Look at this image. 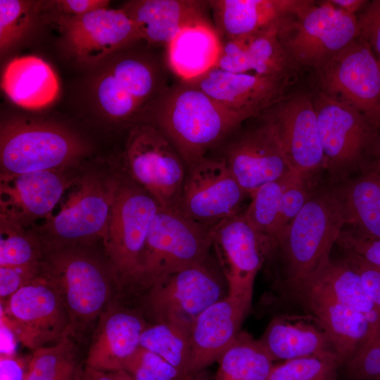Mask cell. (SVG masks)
Instances as JSON below:
<instances>
[{
    "label": "cell",
    "mask_w": 380,
    "mask_h": 380,
    "mask_svg": "<svg viewBox=\"0 0 380 380\" xmlns=\"http://www.w3.org/2000/svg\"><path fill=\"white\" fill-rule=\"evenodd\" d=\"M140 115L157 128L189 167L234 132L246 120L202 90L180 81L166 88Z\"/></svg>",
    "instance_id": "obj_1"
},
{
    "label": "cell",
    "mask_w": 380,
    "mask_h": 380,
    "mask_svg": "<svg viewBox=\"0 0 380 380\" xmlns=\"http://www.w3.org/2000/svg\"><path fill=\"white\" fill-rule=\"evenodd\" d=\"M345 224V210L336 184L312 191L271 253L277 251L283 265L284 274L277 288L303 281L326 265Z\"/></svg>",
    "instance_id": "obj_2"
},
{
    "label": "cell",
    "mask_w": 380,
    "mask_h": 380,
    "mask_svg": "<svg viewBox=\"0 0 380 380\" xmlns=\"http://www.w3.org/2000/svg\"><path fill=\"white\" fill-rule=\"evenodd\" d=\"M312 95L331 180L342 183L372 167L380 154V130L362 112L317 88Z\"/></svg>",
    "instance_id": "obj_3"
},
{
    "label": "cell",
    "mask_w": 380,
    "mask_h": 380,
    "mask_svg": "<svg viewBox=\"0 0 380 380\" xmlns=\"http://www.w3.org/2000/svg\"><path fill=\"white\" fill-rule=\"evenodd\" d=\"M213 228L160 207L150 227L132 285L145 292L167 277L207 262Z\"/></svg>",
    "instance_id": "obj_4"
},
{
    "label": "cell",
    "mask_w": 380,
    "mask_h": 380,
    "mask_svg": "<svg viewBox=\"0 0 380 380\" xmlns=\"http://www.w3.org/2000/svg\"><path fill=\"white\" fill-rule=\"evenodd\" d=\"M360 36L357 17L330 0L309 1L279 27V39L295 70H315Z\"/></svg>",
    "instance_id": "obj_5"
},
{
    "label": "cell",
    "mask_w": 380,
    "mask_h": 380,
    "mask_svg": "<svg viewBox=\"0 0 380 380\" xmlns=\"http://www.w3.org/2000/svg\"><path fill=\"white\" fill-rule=\"evenodd\" d=\"M42 270L60 293L70 317V333L77 337L106 309L112 293L109 274L99 260L76 248L51 251Z\"/></svg>",
    "instance_id": "obj_6"
},
{
    "label": "cell",
    "mask_w": 380,
    "mask_h": 380,
    "mask_svg": "<svg viewBox=\"0 0 380 380\" xmlns=\"http://www.w3.org/2000/svg\"><path fill=\"white\" fill-rule=\"evenodd\" d=\"M84 153V146L77 137L54 124L19 120L1 128V174L59 171Z\"/></svg>",
    "instance_id": "obj_7"
},
{
    "label": "cell",
    "mask_w": 380,
    "mask_h": 380,
    "mask_svg": "<svg viewBox=\"0 0 380 380\" xmlns=\"http://www.w3.org/2000/svg\"><path fill=\"white\" fill-rule=\"evenodd\" d=\"M159 205L137 184H120L102 237L117 283L132 286Z\"/></svg>",
    "instance_id": "obj_8"
},
{
    "label": "cell",
    "mask_w": 380,
    "mask_h": 380,
    "mask_svg": "<svg viewBox=\"0 0 380 380\" xmlns=\"http://www.w3.org/2000/svg\"><path fill=\"white\" fill-rule=\"evenodd\" d=\"M124 160L132 179L160 208L177 210L186 177L185 164L157 128L146 123L134 125Z\"/></svg>",
    "instance_id": "obj_9"
},
{
    "label": "cell",
    "mask_w": 380,
    "mask_h": 380,
    "mask_svg": "<svg viewBox=\"0 0 380 380\" xmlns=\"http://www.w3.org/2000/svg\"><path fill=\"white\" fill-rule=\"evenodd\" d=\"M120 184L96 175L82 177L58 213L48 217L45 244L49 251L76 248L102 238Z\"/></svg>",
    "instance_id": "obj_10"
},
{
    "label": "cell",
    "mask_w": 380,
    "mask_h": 380,
    "mask_svg": "<svg viewBox=\"0 0 380 380\" xmlns=\"http://www.w3.org/2000/svg\"><path fill=\"white\" fill-rule=\"evenodd\" d=\"M8 327L25 347L37 350L70 334V320L56 287L43 272L6 299Z\"/></svg>",
    "instance_id": "obj_11"
},
{
    "label": "cell",
    "mask_w": 380,
    "mask_h": 380,
    "mask_svg": "<svg viewBox=\"0 0 380 380\" xmlns=\"http://www.w3.org/2000/svg\"><path fill=\"white\" fill-rule=\"evenodd\" d=\"M206 262L174 273L145 291L143 305L153 324L191 330L203 311L227 296L225 284Z\"/></svg>",
    "instance_id": "obj_12"
},
{
    "label": "cell",
    "mask_w": 380,
    "mask_h": 380,
    "mask_svg": "<svg viewBox=\"0 0 380 380\" xmlns=\"http://www.w3.org/2000/svg\"><path fill=\"white\" fill-rule=\"evenodd\" d=\"M314 71L317 88L354 106L380 130V63L362 37Z\"/></svg>",
    "instance_id": "obj_13"
},
{
    "label": "cell",
    "mask_w": 380,
    "mask_h": 380,
    "mask_svg": "<svg viewBox=\"0 0 380 380\" xmlns=\"http://www.w3.org/2000/svg\"><path fill=\"white\" fill-rule=\"evenodd\" d=\"M246 195L224 159L205 156L188 167L177 210L213 228L241 213Z\"/></svg>",
    "instance_id": "obj_14"
},
{
    "label": "cell",
    "mask_w": 380,
    "mask_h": 380,
    "mask_svg": "<svg viewBox=\"0 0 380 380\" xmlns=\"http://www.w3.org/2000/svg\"><path fill=\"white\" fill-rule=\"evenodd\" d=\"M161 65L144 56L129 54L118 60L99 80L96 96L110 118H132L167 88Z\"/></svg>",
    "instance_id": "obj_15"
},
{
    "label": "cell",
    "mask_w": 380,
    "mask_h": 380,
    "mask_svg": "<svg viewBox=\"0 0 380 380\" xmlns=\"http://www.w3.org/2000/svg\"><path fill=\"white\" fill-rule=\"evenodd\" d=\"M273 127L292 171L305 177L324 168L316 112L311 94L285 96L262 115Z\"/></svg>",
    "instance_id": "obj_16"
},
{
    "label": "cell",
    "mask_w": 380,
    "mask_h": 380,
    "mask_svg": "<svg viewBox=\"0 0 380 380\" xmlns=\"http://www.w3.org/2000/svg\"><path fill=\"white\" fill-rule=\"evenodd\" d=\"M212 236L228 292L252 300L255 279L272 251V241L255 232L242 213L213 227Z\"/></svg>",
    "instance_id": "obj_17"
},
{
    "label": "cell",
    "mask_w": 380,
    "mask_h": 380,
    "mask_svg": "<svg viewBox=\"0 0 380 380\" xmlns=\"http://www.w3.org/2000/svg\"><path fill=\"white\" fill-rule=\"evenodd\" d=\"M259 117L261 122L232 141L222 158L249 196L262 185L294 173L273 127L263 116Z\"/></svg>",
    "instance_id": "obj_18"
},
{
    "label": "cell",
    "mask_w": 380,
    "mask_h": 380,
    "mask_svg": "<svg viewBox=\"0 0 380 380\" xmlns=\"http://www.w3.org/2000/svg\"><path fill=\"white\" fill-rule=\"evenodd\" d=\"M277 289L284 297L302 306L324 329L342 365L361 349L373 334L372 325L362 314L317 287L297 283Z\"/></svg>",
    "instance_id": "obj_19"
},
{
    "label": "cell",
    "mask_w": 380,
    "mask_h": 380,
    "mask_svg": "<svg viewBox=\"0 0 380 380\" xmlns=\"http://www.w3.org/2000/svg\"><path fill=\"white\" fill-rule=\"evenodd\" d=\"M289 77L234 73L214 67L187 82L246 120L259 117L281 101Z\"/></svg>",
    "instance_id": "obj_20"
},
{
    "label": "cell",
    "mask_w": 380,
    "mask_h": 380,
    "mask_svg": "<svg viewBox=\"0 0 380 380\" xmlns=\"http://www.w3.org/2000/svg\"><path fill=\"white\" fill-rule=\"evenodd\" d=\"M61 20L68 47L87 63H97L141 39L137 25L122 8H106Z\"/></svg>",
    "instance_id": "obj_21"
},
{
    "label": "cell",
    "mask_w": 380,
    "mask_h": 380,
    "mask_svg": "<svg viewBox=\"0 0 380 380\" xmlns=\"http://www.w3.org/2000/svg\"><path fill=\"white\" fill-rule=\"evenodd\" d=\"M68 184L57 170L1 174V220L20 228L49 217Z\"/></svg>",
    "instance_id": "obj_22"
},
{
    "label": "cell",
    "mask_w": 380,
    "mask_h": 380,
    "mask_svg": "<svg viewBox=\"0 0 380 380\" xmlns=\"http://www.w3.org/2000/svg\"><path fill=\"white\" fill-rule=\"evenodd\" d=\"M251 304L252 300L228 292L198 316L191 328L189 375L218 361L240 333Z\"/></svg>",
    "instance_id": "obj_23"
},
{
    "label": "cell",
    "mask_w": 380,
    "mask_h": 380,
    "mask_svg": "<svg viewBox=\"0 0 380 380\" xmlns=\"http://www.w3.org/2000/svg\"><path fill=\"white\" fill-rule=\"evenodd\" d=\"M148 325L137 310L107 308L97 321L85 365L99 370L123 369L140 346L141 336Z\"/></svg>",
    "instance_id": "obj_24"
},
{
    "label": "cell",
    "mask_w": 380,
    "mask_h": 380,
    "mask_svg": "<svg viewBox=\"0 0 380 380\" xmlns=\"http://www.w3.org/2000/svg\"><path fill=\"white\" fill-rule=\"evenodd\" d=\"M122 9L149 45L166 46L183 28L210 22L208 1L135 0L127 2Z\"/></svg>",
    "instance_id": "obj_25"
},
{
    "label": "cell",
    "mask_w": 380,
    "mask_h": 380,
    "mask_svg": "<svg viewBox=\"0 0 380 380\" xmlns=\"http://www.w3.org/2000/svg\"><path fill=\"white\" fill-rule=\"evenodd\" d=\"M309 0L208 1L221 42L255 34L300 11Z\"/></svg>",
    "instance_id": "obj_26"
},
{
    "label": "cell",
    "mask_w": 380,
    "mask_h": 380,
    "mask_svg": "<svg viewBox=\"0 0 380 380\" xmlns=\"http://www.w3.org/2000/svg\"><path fill=\"white\" fill-rule=\"evenodd\" d=\"M1 87L13 103L27 109L49 106L59 93L55 72L44 60L34 56L10 61L3 72Z\"/></svg>",
    "instance_id": "obj_27"
},
{
    "label": "cell",
    "mask_w": 380,
    "mask_h": 380,
    "mask_svg": "<svg viewBox=\"0 0 380 380\" xmlns=\"http://www.w3.org/2000/svg\"><path fill=\"white\" fill-rule=\"evenodd\" d=\"M259 341L273 361L336 353L318 323L313 324L303 318L274 317Z\"/></svg>",
    "instance_id": "obj_28"
},
{
    "label": "cell",
    "mask_w": 380,
    "mask_h": 380,
    "mask_svg": "<svg viewBox=\"0 0 380 380\" xmlns=\"http://www.w3.org/2000/svg\"><path fill=\"white\" fill-rule=\"evenodd\" d=\"M165 47L170 70L190 81L215 67L221 40L211 22H203L183 28Z\"/></svg>",
    "instance_id": "obj_29"
},
{
    "label": "cell",
    "mask_w": 380,
    "mask_h": 380,
    "mask_svg": "<svg viewBox=\"0 0 380 380\" xmlns=\"http://www.w3.org/2000/svg\"><path fill=\"white\" fill-rule=\"evenodd\" d=\"M352 231L380 239V170L375 166L336 184Z\"/></svg>",
    "instance_id": "obj_30"
},
{
    "label": "cell",
    "mask_w": 380,
    "mask_h": 380,
    "mask_svg": "<svg viewBox=\"0 0 380 380\" xmlns=\"http://www.w3.org/2000/svg\"><path fill=\"white\" fill-rule=\"evenodd\" d=\"M298 283L317 287L362 314L372 325L373 334L379 326L380 310L367 294L359 274L343 258L331 260L310 278Z\"/></svg>",
    "instance_id": "obj_31"
},
{
    "label": "cell",
    "mask_w": 380,
    "mask_h": 380,
    "mask_svg": "<svg viewBox=\"0 0 380 380\" xmlns=\"http://www.w3.org/2000/svg\"><path fill=\"white\" fill-rule=\"evenodd\" d=\"M273 362L259 340L241 331L218 360L215 380H267Z\"/></svg>",
    "instance_id": "obj_32"
},
{
    "label": "cell",
    "mask_w": 380,
    "mask_h": 380,
    "mask_svg": "<svg viewBox=\"0 0 380 380\" xmlns=\"http://www.w3.org/2000/svg\"><path fill=\"white\" fill-rule=\"evenodd\" d=\"M76 337L69 334L58 343L33 351L25 380H82Z\"/></svg>",
    "instance_id": "obj_33"
},
{
    "label": "cell",
    "mask_w": 380,
    "mask_h": 380,
    "mask_svg": "<svg viewBox=\"0 0 380 380\" xmlns=\"http://www.w3.org/2000/svg\"><path fill=\"white\" fill-rule=\"evenodd\" d=\"M294 174L291 173L258 188L250 196L251 201L247 209L242 213L246 222L255 232L272 241L273 248L281 234L283 191Z\"/></svg>",
    "instance_id": "obj_34"
},
{
    "label": "cell",
    "mask_w": 380,
    "mask_h": 380,
    "mask_svg": "<svg viewBox=\"0 0 380 380\" xmlns=\"http://www.w3.org/2000/svg\"><path fill=\"white\" fill-rule=\"evenodd\" d=\"M191 330L172 324L148 325L140 338V346L158 355L186 376L191 355Z\"/></svg>",
    "instance_id": "obj_35"
},
{
    "label": "cell",
    "mask_w": 380,
    "mask_h": 380,
    "mask_svg": "<svg viewBox=\"0 0 380 380\" xmlns=\"http://www.w3.org/2000/svg\"><path fill=\"white\" fill-rule=\"evenodd\" d=\"M341 366L334 353L296 358L274 365L267 380H338Z\"/></svg>",
    "instance_id": "obj_36"
},
{
    "label": "cell",
    "mask_w": 380,
    "mask_h": 380,
    "mask_svg": "<svg viewBox=\"0 0 380 380\" xmlns=\"http://www.w3.org/2000/svg\"><path fill=\"white\" fill-rule=\"evenodd\" d=\"M40 245L20 228L1 220L0 267L41 263Z\"/></svg>",
    "instance_id": "obj_37"
},
{
    "label": "cell",
    "mask_w": 380,
    "mask_h": 380,
    "mask_svg": "<svg viewBox=\"0 0 380 380\" xmlns=\"http://www.w3.org/2000/svg\"><path fill=\"white\" fill-rule=\"evenodd\" d=\"M32 1H0V49L4 53L24 36L30 27L34 11Z\"/></svg>",
    "instance_id": "obj_38"
},
{
    "label": "cell",
    "mask_w": 380,
    "mask_h": 380,
    "mask_svg": "<svg viewBox=\"0 0 380 380\" xmlns=\"http://www.w3.org/2000/svg\"><path fill=\"white\" fill-rule=\"evenodd\" d=\"M123 369L134 380H181L184 377L163 357L141 346L127 360Z\"/></svg>",
    "instance_id": "obj_39"
},
{
    "label": "cell",
    "mask_w": 380,
    "mask_h": 380,
    "mask_svg": "<svg viewBox=\"0 0 380 380\" xmlns=\"http://www.w3.org/2000/svg\"><path fill=\"white\" fill-rule=\"evenodd\" d=\"M345 380H380V324L369 341L341 367Z\"/></svg>",
    "instance_id": "obj_40"
},
{
    "label": "cell",
    "mask_w": 380,
    "mask_h": 380,
    "mask_svg": "<svg viewBox=\"0 0 380 380\" xmlns=\"http://www.w3.org/2000/svg\"><path fill=\"white\" fill-rule=\"evenodd\" d=\"M248 40L249 36L221 42L215 67L234 73L251 72Z\"/></svg>",
    "instance_id": "obj_41"
},
{
    "label": "cell",
    "mask_w": 380,
    "mask_h": 380,
    "mask_svg": "<svg viewBox=\"0 0 380 380\" xmlns=\"http://www.w3.org/2000/svg\"><path fill=\"white\" fill-rule=\"evenodd\" d=\"M43 262L21 266L0 267V297L7 299L42 272Z\"/></svg>",
    "instance_id": "obj_42"
},
{
    "label": "cell",
    "mask_w": 380,
    "mask_h": 380,
    "mask_svg": "<svg viewBox=\"0 0 380 380\" xmlns=\"http://www.w3.org/2000/svg\"><path fill=\"white\" fill-rule=\"evenodd\" d=\"M336 243L344 251L355 253L380 267V239L363 237L352 230H343Z\"/></svg>",
    "instance_id": "obj_43"
},
{
    "label": "cell",
    "mask_w": 380,
    "mask_h": 380,
    "mask_svg": "<svg viewBox=\"0 0 380 380\" xmlns=\"http://www.w3.org/2000/svg\"><path fill=\"white\" fill-rule=\"evenodd\" d=\"M344 251L343 258L359 274L367 294L380 310V267L369 263L355 253Z\"/></svg>",
    "instance_id": "obj_44"
},
{
    "label": "cell",
    "mask_w": 380,
    "mask_h": 380,
    "mask_svg": "<svg viewBox=\"0 0 380 380\" xmlns=\"http://www.w3.org/2000/svg\"><path fill=\"white\" fill-rule=\"evenodd\" d=\"M357 19L360 37L368 43L380 63V0L369 1Z\"/></svg>",
    "instance_id": "obj_45"
},
{
    "label": "cell",
    "mask_w": 380,
    "mask_h": 380,
    "mask_svg": "<svg viewBox=\"0 0 380 380\" xmlns=\"http://www.w3.org/2000/svg\"><path fill=\"white\" fill-rule=\"evenodd\" d=\"M65 15L79 16L108 8L106 0H60L55 1Z\"/></svg>",
    "instance_id": "obj_46"
},
{
    "label": "cell",
    "mask_w": 380,
    "mask_h": 380,
    "mask_svg": "<svg viewBox=\"0 0 380 380\" xmlns=\"http://www.w3.org/2000/svg\"><path fill=\"white\" fill-rule=\"evenodd\" d=\"M25 374L20 360L13 355L1 354L0 380H25Z\"/></svg>",
    "instance_id": "obj_47"
},
{
    "label": "cell",
    "mask_w": 380,
    "mask_h": 380,
    "mask_svg": "<svg viewBox=\"0 0 380 380\" xmlns=\"http://www.w3.org/2000/svg\"><path fill=\"white\" fill-rule=\"evenodd\" d=\"M82 380H134L124 369L99 370L84 365Z\"/></svg>",
    "instance_id": "obj_48"
},
{
    "label": "cell",
    "mask_w": 380,
    "mask_h": 380,
    "mask_svg": "<svg viewBox=\"0 0 380 380\" xmlns=\"http://www.w3.org/2000/svg\"><path fill=\"white\" fill-rule=\"evenodd\" d=\"M337 7L353 14L364 8L369 1L365 0H330Z\"/></svg>",
    "instance_id": "obj_49"
},
{
    "label": "cell",
    "mask_w": 380,
    "mask_h": 380,
    "mask_svg": "<svg viewBox=\"0 0 380 380\" xmlns=\"http://www.w3.org/2000/svg\"><path fill=\"white\" fill-rule=\"evenodd\" d=\"M181 380H215V375L205 369L184 376Z\"/></svg>",
    "instance_id": "obj_50"
},
{
    "label": "cell",
    "mask_w": 380,
    "mask_h": 380,
    "mask_svg": "<svg viewBox=\"0 0 380 380\" xmlns=\"http://www.w3.org/2000/svg\"><path fill=\"white\" fill-rule=\"evenodd\" d=\"M374 165L376 167H378L379 170H380V154L379 156H378L377 159L376 160V161L374 162Z\"/></svg>",
    "instance_id": "obj_51"
}]
</instances>
